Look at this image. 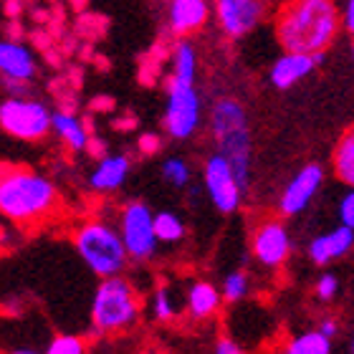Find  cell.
Listing matches in <instances>:
<instances>
[{
	"label": "cell",
	"mask_w": 354,
	"mask_h": 354,
	"mask_svg": "<svg viewBox=\"0 0 354 354\" xmlns=\"http://www.w3.org/2000/svg\"><path fill=\"white\" fill-rule=\"evenodd\" d=\"M339 13L332 0H291L279 18V41L286 51H324L337 36Z\"/></svg>",
	"instance_id": "obj_1"
},
{
	"label": "cell",
	"mask_w": 354,
	"mask_h": 354,
	"mask_svg": "<svg viewBox=\"0 0 354 354\" xmlns=\"http://www.w3.org/2000/svg\"><path fill=\"white\" fill-rule=\"evenodd\" d=\"M56 205V187L26 167H6L0 175V210L15 223H36Z\"/></svg>",
	"instance_id": "obj_2"
},
{
	"label": "cell",
	"mask_w": 354,
	"mask_h": 354,
	"mask_svg": "<svg viewBox=\"0 0 354 354\" xmlns=\"http://www.w3.org/2000/svg\"><path fill=\"white\" fill-rule=\"evenodd\" d=\"M213 140L218 145V152L225 155L236 170L238 180L243 187H248V167H251V134H248V119L236 99H221L213 106Z\"/></svg>",
	"instance_id": "obj_3"
},
{
	"label": "cell",
	"mask_w": 354,
	"mask_h": 354,
	"mask_svg": "<svg viewBox=\"0 0 354 354\" xmlns=\"http://www.w3.org/2000/svg\"><path fill=\"white\" fill-rule=\"evenodd\" d=\"M74 243L84 263L102 279L117 276L124 268L127 256H129L122 233H117L106 223H86V225H82Z\"/></svg>",
	"instance_id": "obj_4"
},
{
	"label": "cell",
	"mask_w": 354,
	"mask_h": 354,
	"mask_svg": "<svg viewBox=\"0 0 354 354\" xmlns=\"http://www.w3.org/2000/svg\"><path fill=\"white\" fill-rule=\"evenodd\" d=\"M137 296L129 281L106 276L91 301V322L99 332H122L137 319Z\"/></svg>",
	"instance_id": "obj_5"
},
{
	"label": "cell",
	"mask_w": 354,
	"mask_h": 354,
	"mask_svg": "<svg viewBox=\"0 0 354 354\" xmlns=\"http://www.w3.org/2000/svg\"><path fill=\"white\" fill-rule=\"evenodd\" d=\"M0 127L3 132L23 142L44 140L53 129V114L41 102L13 96L0 104Z\"/></svg>",
	"instance_id": "obj_6"
},
{
	"label": "cell",
	"mask_w": 354,
	"mask_h": 354,
	"mask_svg": "<svg viewBox=\"0 0 354 354\" xmlns=\"http://www.w3.org/2000/svg\"><path fill=\"white\" fill-rule=\"evenodd\" d=\"M200 124V96L195 84L172 76L167 82V106H165V129L175 140H187Z\"/></svg>",
	"instance_id": "obj_7"
},
{
	"label": "cell",
	"mask_w": 354,
	"mask_h": 354,
	"mask_svg": "<svg viewBox=\"0 0 354 354\" xmlns=\"http://www.w3.org/2000/svg\"><path fill=\"white\" fill-rule=\"evenodd\" d=\"M119 233L124 238V245L132 259L145 261L155 256L160 238L155 230V215L149 213L147 205H142V203L127 205L119 218Z\"/></svg>",
	"instance_id": "obj_8"
},
{
	"label": "cell",
	"mask_w": 354,
	"mask_h": 354,
	"mask_svg": "<svg viewBox=\"0 0 354 354\" xmlns=\"http://www.w3.org/2000/svg\"><path fill=\"white\" fill-rule=\"evenodd\" d=\"M205 190L213 200V205L221 210V213H233L238 205H241V198H243V185L238 180L233 165L225 155H213L207 157L205 162Z\"/></svg>",
	"instance_id": "obj_9"
},
{
	"label": "cell",
	"mask_w": 354,
	"mask_h": 354,
	"mask_svg": "<svg viewBox=\"0 0 354 354\" xmlns=\"http://www.w3.org/2000/svg\"><path fill=\"white\" fill-rule=\"evenodd\" d=\"M215 15L225 36H245L259 26L263 15V0H215Z\"/></svg>",
	"instance_id": "obj_10"
},
{
	"label": "cell",
	"mask_w": 354,
	"mask_h": 354,
	"mask_svg": "<svg viewBox=\"0 0 354 354\" xmlns=\"http://www.w3.org/2000/svg\"><path fill=\"white\" fill-rule=\"evenodd\" d=\"M322 180H324V172L319 165H306L299 175L291 180V183L283 187V195L279 200V210L283 215H299L304 207L309 205L311 198L319 192L322 187Z\"/></svg>",
	"instance_id": "obj_11"
},
{
	"label": "cell",
	"mask_w": 354,
	"mask_h": 354,
	"mask_svg": "<svg viewBox=\"0 0 354 354\" xmlns=\"http://www.w3.org/2000/svg\"><path fill=\"white\" fill-rule=\"evenodd\" d=\"M291 251V238H288L286 228L276 221L263 223L256 236H253V253L268 268H279L283 261L288 259Z\"/></svg>",
	"instance_id": "obj_12"
},
{
	"label": "cell",
	"mask_w": 354,
	"mask_h": 354,
	"mask_svg": "<svg viewBox=\"0 0 354 354\" xmlns=\"http://www.w3.org/2000/svg\"><path fill=\"white\" fill-rule=\"evenodd\" d=\"M0 71H3L6 79H10L15 84L28 82L36 74L33 53L26 46L15 44V41H3L0 44Z\"/></svg>",
	"instance_id": "obj_13"
},
{
	"label": "cell",
	"mask_w": 354,
	"mask_h": 354,
	"mask_svg": "<svg viewBox=\"0 0 354 354\" xmlns=\"http://www.w3.org/2000/svg\"><path fill=\"white\" fill-rule=\"evenodd\" d=\"M317 66L314 53H299V51H286L271 68V84L276 88H288L296 82H301L304 76L309 74L311 68Z\"/></svg>",
	"instance_id": "obj_14"
},
{
	"label": "cell",
	"mask_w": 354,
	"mask_h": 354,
	"mask_svg": "<svg viewBox=\"0 0 354 354\" xmlns=\"http://www.w3.org/2000/svg\"><path fill=\"white\" fill-rule=\"evenodd\" d=\"M354 245V228L342 225V228L326 233V236H317L309 243V259L317 266H324L329 261L339 259Z\"/></svg>",
	"instance_id": "obj_15"
},
{
	"label": "cell",
	"mask_w": 354,
	"mask_h": 354,
	"mask_svg": "<svg viewBox=\"0 0 354 354\" xmlns=\"http://www.w3.org/2000/svg\"><path fill=\"white\" fill-rule=\"evenodd\" d=\"M207 21V3L205 0H172L170 6V26L177 36L192 33L203 28Z\"/></svg>",
	"instance_id": "obj_16"
},
{
	"label": "cell",
	"mask_w": 354,
	"mask_h": 354,
	"mask_svg": "<svg viewBox=\"0 0 354 354\" xmlns=\"http://www.w3.org/2000/svg\"><path fill=\"white\" fill-rule=\"evenodd\" d=\"M129 175V160L124 155H106L99 160V167L91 172V187L99 192H111L122 187Z\"/></svg>",
	"instance_id": "obj_17"
},
{
	"label": "cell",
	"mask_w": 354,
	"mask_h": 354,
	"mask_svg": "<svg viewBox=\"0 0 354 354\" xmlns=\"http://www.w3.org/2000/svg\"><path fill=\"white\" fill-rule=\"evenodd\" d=\"M53 132L59 134L64 145L74 152H82L88 147V132L71 111H53Z\"/></svg>",
	"instance_id": "obj_18"
},
{
	"label": "cell",
	"mask_w": 354,
	"mask_h": 354,
	"mask_svg": "<svg viewBox=\"0 0 354 354\" xmlns=\"http://www.w3.org/2000/svg\"><path fill=\"white\" fill-rule=\"evenodd\" d=\"M221 291L213 283H195L187 294V309L195 319H207L221 304Z\"/></svg>",
	"instance_id": "obj_19"
},
{
	"label": "cell",
	"mask_w": 354,
	"mask_h": 354,
	"mask_svg": "<svg viewBox=\"0 0 354 354\" xmlns=\"http://www.w3.org/2000/svg\"><path fill=\"white\" fill-rule=\"evenodd\" d=\"M334 170H337V177H339L342 183L354 187V129H349L339 140V145H337Z\"/></svg>",
	"instance_id": "obj_20"
},
{
	"label": "cell",
	"mask_w": 354,
	"mask_h": 354,
	"mask_svg": "<svg viewBox=\"0 0 354 354\" xmlns=\"http://www.w3.org/2000/svg\"><path fill=\"white\" fill-rule=\"evenodd\" d=\"M332 352V337L319 332H306L286 344V354H329Z\"/></svg>",
	"instance_id": "obj_21"
},
{
	"label": "cell",
	"mask_w": 354,
	"mask_h": 354,
	"mask_svg": "<svg viewBox=\"0 0 354 354\" xmlns=\"http://www.w3.org/2000/svg\"><path fill=\"white\" fill-rule=\"evenodd\" d=\"M155 230H157V238H160V243H177V241H183L185 236V223L177 218L175 213H157L155 215Z\"/></svg>",
	"instance_id": "obj_22"
},
{
	"label": "cell",
	"mask_w": 354,
	"mask_h": 354,
	"mask_svg": "<svg viewBox=\"0 0 354 354\" xmlns=\"http://www.w3.org/2000/svg\"><path fill=\"white\" fill-rule=\"evenodd\" d=\"M195 66H198V59H195V48H192L187 41H180L175 48V74L177 79L183 82L195 84Z\"/></svg>",
	"instance_id": "obj_23"
},
{
	"label": "cell",
	"mask_w": 354,
	"mask_h": 354,
	"mask_svg": "<svg viewBox=\"0 0 354 354\" xmlns=\"http://www.w3.org/2000/svg\"><path fill=\"white\" fill-rule=\"evenodd\" d=\"M245 294H248V276L243 271L230 273L223 283V299L225 301H241Z\"/></svg>",
	"instance_id": "obj_24"
},
{
	"label": "cell",
	"mask_w": 354,
	"mask_h": 354,
	"mask_svg": "<svg viewBox=\"0 0 354 354\" xmlns=\"http://www.w3.org/2000/svg\"><path fill=\"white\" fill-rule=\"evenodd\" d=\"M162 175L165 180L175 187H185V185L190 183V167L183 162V160H177V157H170L167 162L162 165Z\"/></svg>",
	"instance_id": "obj_25"
},
{
	"label": "cell",
	"mask_w": 354,
	"mask_h": 354,
	"mask_svg": "<svg viewBox=\"0 0 354 354\" xmlns=\"http://www.w3.org/2000/svg\"><path fill=\"white\" fill-rule=\"evenodd\" d=\"M48 354H82L84 352V342L79 337H71V334H61L56 339H51Z\"/></svg>",
	"instance_id": "obj_26"
},
{
	"label": "cell",
	"mask_w": 354,
	"mask_h": 354,
	"mask_svg": "<svg viewBox=\"0 0 354 354\" xmlns=\"http://www.w3.org/2000/svg\"><path fill=\"white\" fill-rule=\"evenodd\" d=\"M152 314H155L160 322H165V319H170L172 314H175V306H172V299L167 288H160L155 294V299H152Z\"/></svg>",
	"instance_id": "obj_27"
},
{
	"label": "cell",
	"mask_w": 354,
	"mask_h": 354,
	"mask_svg": "<svg viewBox=\"0 0 354 354\" xmlns=\"http://www.w3.org/2000/svg\"><path fill=\"white\" fill-rule=\"evenodd\" d=\"M337 288H339V283H337V279H334L332 273H324V276L317 281V296L322 301H332L334 294H337Z\"/></svg>",
	"instance_id": "obj_28"
},
{
	"label": "cell",
	"mask_w": 354,
	"mask_h": 354,
	"mask_svg": "<svg viewBox=\"0 0 354 354\" xmlns=\"http://www.w3.org/2000/svg\"><path fill=\"white\" fill-rule=\"evenodd\" d=\"M339 218H342V225L354 228V190H349L344 195V200L339 203Z\"/></svg>",
	"instance_id": "obj_29"
},
{
	"label": "cell",
	"mask_w": 354,
	"mask_h": 354,
	"mask_svg": "<svg viewBox=\"0 0 354 354\" xmlns=\"http://www.w3.org/2000/svg\"><path fill=\"white\" fill-rule=\"evenodd\" d=\"M162 147V140H160V137H157V134H142L140 137V152L142 155H155L157 149Z\"/></svg>",
	"instance_id": "obj_30"
},
{
	"label": "cell",
	"mask_w": 354,
	"mask_h": 354,
	"mask_svg": "<svg viewBox=\"0 0 354 354\" xmlns=\"http://www.w3.org/2000/svg\"><path fill=\"white\" fill-rule=\"evenodd\" d=\"M342 26L354 36V0H347L344 6V13H342Z\"/></svg>",
	"instance_id": "obj_31"
},
{
	"label": "cell",
	"mask_w": 354,
	"mask_h": 354,
	"mask_svg": "<svg viewBox=\"0 0 354 354\" xmlns=\"http://www.w3.org/2000/svg\"><path fill=\"white\" fill-rule=\"evenodd\" d=\"M215 352H218V354H238L241 349H238V344L233 339H218V344H215Z\"/></svg>",
	"instance_id": "obj_32"
},
{
	"label": "cell",
	"mask_w": 354,
	"mask_h": 354,
	"mask_svg": "<svg viewBox=\"0 0 354 354\" xmlns=\"http://www.w3.org/2000/svg\"><path fill=\"white\" fill-rule=\"evenodd\" d=\"M88 147H91V152H94L99 160H104V157H106V149H104L102 140H88Z\"/></svg>",
	"instance_id": "obj_33"
},
{
	"label": "cell",
	"mask_w": 354,
	"mask_h": 354,
	"mask_svg": "<svg viewBox=\"0 0 354 354\" xmlns=\"http://www.w3.org/2000/svg\"><path fill=\"white\" fill-rule=\"evenodd\" d=\"M319 329H322V332H324L326 337H334V334H337V322H334V319H324Z\"/></svg>",
	"instance_id": "obj_34"
},
{
	"label": "cell",
	"mask_w": 354,
	"mask_h": 354,
	"mask_svg": "<svg viewBox=\"0 0 354 354\" xmlns=\"http://www.w3.org/2000/svg\"><path fill=\"white\" fill-rule=\"evenodd\" d=\"M352 352H354V342H352Z\"/></svg>",
	"instance_id": "obj_35"
},
{
	"label": "cell",
	"mask_w": 354,
	"mask_h": 354,
	"mask_svg": "<svg viewBox=\"0 0 354 354\" xmlns=\"http://www.w3.org/2000/svg\"><path fill=\"white\" fill-rule=\"evenodd\" d=\"M352 56H354V48H352Z\"/></svg>",
	"instance_id": "obj_36"
}]
</instances>
